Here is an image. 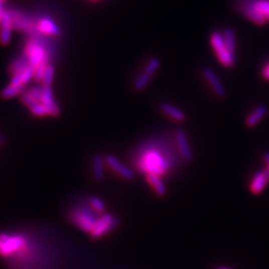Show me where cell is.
<instances>
[{
	"mask_svg": "<svg viewBox=\"0 0 269 269\" xmlns=\"http://www.w3.org/2000/svg\"><path fill=\"white\" fill-rule=\"evenodd\" d=\"M162 141L150 140L139 146L136 150L133 163L135 169L144 175L164 177L172 171L177 160L172 157V149H166Z\"/></svg>",
	"mask_w": 269,
	"mask_h": 269,
	"instance_id": "obj_1",
	"label": "cell"
},
{
	"mask_svg": "<svg viewBox=\"0 0 269 269\" xmlns=\"http://www.w3.org/2000/svg\"><path fill=\"white\" fill-rule=\"evenodd\" d=\"M24 56L33 68H37L42 64H49L51 54L41 40L32 36L24 47Z\"/></svg>",
	"mask_w": 269,
	"mask_h": 269,
	"instance_id": "obj_2",
	"label": "cell"
},
{
	"mask_svg": "<svg viewBox=\"0 0 269 269\" xmlns=\"http://www.w3.org/2000/svg\"><path fill=\"white\" fill-rule=\"evenodd\" d=\"M69 220L79 229H81L84 232L91 233L93 230L95 223L98 219L97 213L91 208L88 204H80L75 205L70 211H69Z\"/></svg>",
	"mask_w": 269,
	"mask_h": 269,
	"instance_id": "obj_3",
	"label": "cell"
},
{
	"mask_svg": "<svg viewBox=\"0 0 269 269\" xmlns=\"http://www.w3.org/2000/svg\"><path fill=\"white\" fill-rule=\"evenodd\" d=\"M209 42L218 62L226 68H232L235 64V55L227 48L226 44L224 43L222 32L215 31L211 33Z\"/></svg>",
	"mask_w": 269,
	"mask_h": 269,
	"instance_id": "obj_4",
	"label": "cell"
},
{
	"mask_svg": "<svg viewBox=\"0 0 269 269\" xmlns=\"http://www.w3.org/2000/svg\"><path fill=\"white\" fill-rule=\"evenodd\" d=\"M241 10L250 21L257 25L269 21V0H250L242 5Z\"/></svg>",
	"mask_w": 269,
	"mask_h": 269,
	"instance_id": "obj_5",
	"label": "cell"
},
{
	"mask_svg": "<svg viewBox=\"0 0 269 269\" xmlns=\"http://www.w3.org/2000/svg\"><path fill=\"white\" fill-rule=\"evenodd\" d=\"M26 238L21 234H0V255L9 257L17 254L26 246Z\"/></svg>",
	"mask_w": 269,
	"mask_h": 269,
	"instance_id": "obj_6",
	"label": "cell"
},
{
	"mask_svg": "<svg viewBox=\"0 0 269 269\" xmlns=\"http://www.w3.org/2000/svg\"><path fill=\"white\" fill-rule=\"evenodd\" d=\"M119 222V218L112 213L105 212L103 214H100L90 235L93 239H99L107 233L111 232L113 229H115L118 226Z\"/></svg>",
	"mask_w": 269,
	"mask_h": 269,
	"instance_id": "obj_7",
	"label": "cell"
},
{
	"mask_svg": "<svg viewBox=\"0 0 269 269\" xmlns=\"http://www.w3.org/2000/svg\"><path fill=\"white\" fill-rule=\"evenodd\" d=\"M107 167L112 170L120 178L126 180H132L135 178V172L130 167L125 165L114 155H108L105 157Z\"/></svg>",
	"mask_w": 269,
	"mask_h": 269,
	"instance_id": "obj_8",
	"label": "cell"
},
{
	"mask_svg": "<svg viewBox=\"0 0 269 269\" xmlns=\"http://www.w3.org/2000/svg\"><path fill=\"white\" fill-rule=\"evenodd\" d=\"M12 15V21L14 28L21 30L25 33L32 34L33 36L37 33L36 31V20L29 18L28 16L23 15L21 12L16 10H10Z\"/></svg>",
	"mask_w": 269,
	"mask_h": 269,
	"instance_id": "obj_9",
	"label": "cell"
},
{
	"mask_svg": "<svg viewBox=\"0 0 269 269\" xmlns=\"http://www.w3.org/2000/svg\"><path fill=\"white\" fill-rule=\"evenodd\" d=\"M175 141L181 160L190 163L193 159V154L186 133L181 129L177 130L175 134Z\"/></svg>",
	"mask_w": 269,
	"mask_h": 269,
	"instance_id": "obj_10",
	"label": "cell"
},
{
	"mask_svg": "<svg viewBox=\"0 0 269 269\" xmlns=\"http://www.w3.org/2000/svg\"><path fill=\"white\" fill-rule=\"evenodd\" d=\"M37 34L45 36H58L61 34V29L58 24L50 17L43 16L36 20Z\"/></svg>",
	"mask_w": 269,
	"mask_h": 269,
	"instance_id": "obj_11",
	"label": "cell"
},
{
	"mask_svg": "<svg viewBox=\"0 0 269 269\" xmlns=\"http://www.w3.org/2000/svg\"><path fill=\"white\" fill-rule=\"evenodd\" d=\"M202 76L205 79V81L208 83L210 88L213 91L214 95L217 98L223 99L226 96V90L224 88L222 82L218 78L217 74L210 68L206 67L202 69Z\"/></svg>",
	"mask_w": 269,
	"mask_h": 269,
	"instance_id": "obj_12",
	"label": "cell"
},
{
	"mask_svg": "<svg viewBox=\"0 0 269 269\" xmlns=\"http://www.w3.org/2000/svg\"><path fill=\"white\" fill-rule=\"evenodd\" d=\"M269 183V172L264 169L256 172L249 182V190L251 193L260 194Z\"/></svg>",
	"mask_w": 269,
	"mask_h": 269,
	"instance_id": "obj_13",
	"label": "cell"
},
{
	"mask_svg": "<svg viewBox=\"0 0 269 269\" xmlns=\"http://www.w3.org/2000/svg\"><path fill=\"white\" fill-rule=\"evenodd\" d=\"M40 103H42L48 110L49 116L56 117L60 114V108L54 100L53 90L51 86H43Z\"/></svg>",
	"mask_w": 269,
	"mask_h": 269,
	"instance_id": "obj_14",
	"label": "cell"
},
{
	"mask_svg": "<svg viewBox=\"0 0 269 269\" xmlns=\"http://www.w3.org/2000/svg\"><path fill=\"white\" fill-rule=\"evenodd\" d=\"M13 26L12 15L10 10H5L1 23H0V42L3 45H7L11 40V33Z\"/></svg>",
	"mask_w": 269,
	"mask_h": 269,
	"instance_id": "obj_15",
	"label": "cell"
},
{
	"mask_svg": "<svg viewBox=\"0 0 269 269\" xmlns=\"http://www.w3.org/2000/svg\"><path fill=\"white\" fill-rule=\"evenodd\" d=\"M160 110L164 115H166L168 118H170L176 123H183L186 120L185 113L171 103L168 102L161 103Z\"/></svg>",
	"mask_w": 269,
	"mask_h": 269,
	"instance_id": "obj_16",
	"label": "cell"
},
{
	"mask_svg": "<svg viewBox=\"0 0 269 269\" xmlns=\"http://www.w3.org/2000/svg\"><path fill=\"white\" fill-rule=\"evenodd\" d=\"M106 161L101 155H95L92 159V176L96 181H102L106 174Z\"/></svg>",
	"mask_w": 269,
	"mask_h": 269,
	"instance_id": "obj_17",
	"label": "cell"
},
{
	"mask_svg": "<svg viewBox=\"0 0 269 269\" xmlns=\"http://www.w3.org/2000/svg\"><path fill=\"white\" fill-rule=\"evenodd\" d=\"M41 94H42V87L33 86L21 94V102L25 106L30 108L34 104L40 102Z\"/></svg>",
	"mask_w": 269,
	"mask_h": 269,
	"instance_id": "obj_18",
	"label": "cell"
},
{
	"mask_svg": "<svg viewBox=\"0 0 269 269\" xmlns=\"http://www.w3.org/2000/svg\"><path fill=\"white\" fill-rule=\"evenodd\" d=\"M266 114H267V108L265 106L260 105L256 107L245 119V125L248 128H253L257 126L263 120Z\"/></svg>",
	"mask_w": 269,
	"mask_h": 269,
	"instance_id": "obj_19",
	"label": "cell"
},
{
	"mask_svg": "<svg viewBox=\"0 0 269 269\" xmlns=\"http://www.w3.org/2000/svg\"><path fill=\"white\" fill-rule=\"evenodd\" d=\"M146 180L157 195L164 197L167 194L168 190H167L166 183L161 177L156 176V175H147Z\"/></svg>",
	"mask_w": 269,
	"mask_h": 269,
	"instance_id": "obj_20",
	"label": "cell"
},
{
	"mask_svg": "<svg viewBox=\"0 0 269 269\" xmlns=\"http://www.w3.org/2000/svg\"><path fill=\"white\" fill-rule=\"evenodd\" d=\"M222 37H223L224 43L226 44L227 48L232 53H235V51H236V38H235L234 31L231 28H226L222 32Z\"/></svg>",
	"mask_w": 269,
	"mask_h": 269,
	"instance_id": "obj_21",
	"label": "cell"
},
{
	"mask_svg": "<svg viewBox=\"0 0 269 269\" xmlns=\"http://www.w3.org/2000/svg\"><path fill=\"white\" fill-rule=\"evenodd\" d=\"M152 79V76L148 75L147 73H145L144 71L135 79L134 84H133V88L136 90L137 92H141L143 90L146 89L148 87V85L150 84Z\"/></svg>",
	"mask_w": 269,
	"mask_h": 269,
	"instance_id": "obj_22",
	"label": "cell"
},
{
	"mask_svg": "<svg viewBox=\"0 0 269 269\" xmlns=\"http://www.w3.org/2000/svg\"><path fill=\"white\" fill-rule=\"evenodd\" d=\"M87 202L90 207L97 213V214H103L106 211V205L105 202L97 196H90L87 199Z\"/></svg>",
	"mask_w": 269,
	"mask_h": 269,
	"instance_id": "obj_23",
	"label": "cell"
},
{
	"mask_svg": "<svg viewBox=\"0 0 269 269\" xmlns=\"http://www.w3.org/2000/svg\"><path fill=\"white\" fill-rule=\"evenodd\" d=\"M29 65L26 57L23 55L22 57L14 60L12 63H11V66H10V71H11V74L12 76L15 75V74H18L20 73L25 67H27Z\"/></svg>",
	"mask_w": 269,
	"mask_h": 269,
	"instance_id": "obj_24",
	"label": "cell"
},
{
	"mask_svg": "<svg viewBox=\"0 0 269 269\" xmlns=\"http://www.w3.org/2000/svg\"><path fill=\"white\" fill-rule=\"evenodd\" d=\"M34 73H35V68H33L30 65H28L20 73H18L19 76H20V79H21V82H22L23 86L28 84L34 78Z\"/></svg>",
	"mask_w": 269,
	"mask_h": 269,
	"instance_id": "obj_25",
	"label": "cell"
},
{
	"mask_svg": "<svg viewBox=\"0 0 269 269\" xmlns=\"http://www.w3.org/2000/svg\"><path fill=\"white\" fill-rule=\"evenodd\" d=\"M160 66H161V61H160V59L154 57V58H152V59L149 60V62H148L147 65L145 66L144 72L147 73L148 75H150V76L153 77V75L159 70Z\"/></svg>",
	"mask_w": 269,
	"mask_h": 269,
	"instance_id": "obj_26",
	"label": "cell"
},
{
	"mask_svg": "<svg viewBox=\"0 0 269 269\" xmlns=\"http://www.w3.org/2000/svg\"><path fill=\"white\" fill-rule=\"evenodd\" d=\"M23 93V88L22 87H17L14 85L9 84L7 87H5L1 92V96L4 99H10L12 97H15L17 95H21Z\"/></svg>",
	"mask_w": 269,
	"mask_h": 269,
	"instance_id": "obj_27",
	"label": "cell"
},
{
	"mask_svg": "<svg viewBox=\"0 0 269 269\" xmlns=\"http://www.w3.org/2000/svg\"><path fill=\"white\" fill-rule=\"evenodd\" d=\"M30 112L35 116V117H45V116H49V112L47 110V108L42 104V103H36L33 106H31L29 108Z\"/></svg>",
	"mask_w": 269,
	"mask_h": 269,
	"instance_id": "obj_28",
	"label": "cell"
},
{
	"mask_svg": "<svg viewBox=\"0 0 269 269\" xmlns=\"http://www.w3.org/2000/svg\"><path fill=\"white\" fill-rule=\"evenodd\" d=\"M54 74H55V69L52 65H49L45 71L44 77L42 79V83L43 86H51L52 82H53V78H54Z\"/></svg>",
	"mask_w": 269,
	"mask_h": 269,
	"instance_id": "obj_29",
	"label": "cell"
},
{
	"mask_svg": "<svg viewBox=\"0 0 269 269\" xmlns=\"http://www.w3.org/2000/svg\"><path fill=\"white\" fill-rule=\"evenodd\" d=\"M49 66V64H42L39 67H37L35 69V73H34V79L38 82H42V79L44 77L45 71L47 69V67Z\"/></svg>",
	"mask_w": 269,
	"mask_h": 269,
	"instance_id": "obj_30",
	"label": "cell"
},
{
	"mask_svg": "<svg viewBox=\"0 0 269 269\" xmlns=\"http://www.w3.org/2000/svg\"><path fill=\"white\" fill-rule=\"evenodd\" d=\"M260 73H261V76L263 79H265L266 81H269V60L262 66Z\"/></svg>",
	"mask_w": 269,
	"mask_h": 269,
	"instance_id": "obj_31",
	"label": "cell"
},
{
	"mask_svg": "<svg viewBox=\"0 0 269 269\" xmlns=\"http://www.w3.org/2000/svg\"><path fill=\"white\" fill-rule=\"evenodd\" d=\"M263 159H264V162H265V165H266V170L269 172V153H265L264 156H263Z\"/></svg>",
	"mask_w": 269,
	"mask_h": 269,
	"instance_id": "obj_32",
	"label": "cell"
},
{
	"mask_svg": "<svg viewBox=\"0 0 269 269\" xmlns=\"http://www.w3.org/2000/svg\"><path fill=\"white\" fill-rule=\"evenodd\" d=\"M3 0H0V23H1V20H2V17H3V14H4V8H3Z\"/></svg>",
	"mask_w": 269,
	"mask_h": 269,
	"instance_id": "obj_33",
	"label": "cell"
},
{
	"mask_svg": "<svg viewBox=\"0 0 269 269\" xmlns=\"http://www.w3.org/2000/svg\"><path fill=\"white\" fill-rule=\"evenodd\" d=\"M217 269H230V268H227V267H218Z\"/></svg>",
	"mask_w": 269,
	"mask_h": 269,
	"instance_id": "obj_34",
	"label": "cell"
},
{
	"mask_svg": "<svg viewBox=\"0 0 269 269\" xmlns=\"http://www.w3.org/2000/svg\"><path fill=\"white\" fill-rule=\"evenodd\" d=\"M90 1H99V0H90Z\"/></svg>",
	"mask_w": 269,
	"mask_h": 269,
	"instance_id": "obj_35",
	"label": "cell"
}]
</instances>
